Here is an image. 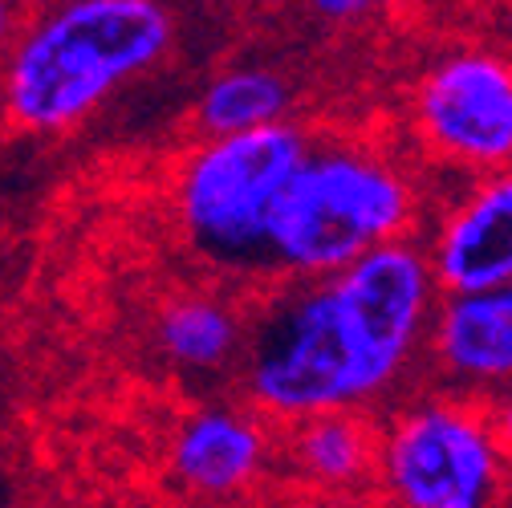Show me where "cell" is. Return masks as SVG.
<instances>
[{
    "label": "cell",
    "instance_id": "277c9868",
    "mask_svg": "<svg viewBox=\"0 0 512 508\" xmlns=\"http://www.w3.org/2000/svg\"><path fill=\"white\" fill-rule=\"evenodd\" d=\"M313 139L281 118L208 135L179 167L175 220L191 252L220 269H273V220Z\"/></svg>",
    "mask_w": 512,
    "mask_h": 508
},
{
    "label": "cell",
    "instance_id": "9a60e30c",
    "mask_svg": "<svg viewBox=\"0 0 512 508\" xmlns=\"http://www.w3.org/2000/svg\"><path fill=\"white\" fill-rule=\"evenodd\" d=\"M17 33V13H13V0H0V49H5Z\"/></svg>",
    "mask_w": 512,
    "mask_h": 508
},
{
    "label": "cell",
    "instance_id": "7a4b0ae2",
    "mask_svg": "<svg viewBox=\"0 0 512 508\" xmlns=\"http://www.w3.org/2000/svg\"><path fill=\"white\" fill-rule=\"evenodd\" d=\"M175 45L163 0H66L9 53L5 110L37 135L82 126L122 86L151 74Z\"/></svg>",
    "mask_w": 512,
    "mask_h": 508
},
{
    "label": "cell",
    "instance_id": "3957f363",
    "mask_svg": "<svg viewBox=\"0 0 512 508\" xmlns=\"http://www.w3.org/2000/svg\"><path fill=\"white\" fill-rule=\"evenodd\" d=\"M427 224V192L391 151L330 139L309 147L273 220V269L326 277L370 248L415 236Z\"/></svg>",
    "mask_w": 512,
    "mask_h": 508
},
{
    "label": "cell",
    "instance_id": "7c38bea8",
    "mask_svg": "<svg viewBox=\"0 0 512 508\" xmlns=\"http://www.w3.org/2000/svg\"><path fill=\"white\" fill-rule=\"evenodd\" d=\"M289 106H293V86L277 70L232 66L204 86L196 102V122L204 135H236L289 118Z\"/></svg>",
    "mask_w": 512,
    "mask_h": 508
},
{
    "label": "cell",
    "instance_id": "5b68a950",
    "mask_svg": "<svg viewBox=\"0 0 512 508\" xmlns=\"http://www.w3.org/2000/svg\"><path fill=\"white\" fill-rule=\"evenodd\" d=\"M399 508H492L512 500V468L476 395L415 391L399 399L378 435V488Z\"/></svg>",
    "mask_w": 512,
    "mask_h": 508
},
{
    "label": "cell",
    "instance_id": "4fadbf2b",
    "mask_svg": "<svg viewBox=\"0 0 512 508\" xmlns=\"http://www.w3.org/2000/svg\"><path fill=\"white\" fill-rule=\"evenodd\" d=\"M387 0H301V9L313 17V21H322V25H358L366 17H374Z\"/></svg>",
    "mask_w": 512,
    "mask_h": 508
},
{
    "label": "cell",
    "instance_id": "ba28073f",
    "mask_svg": "<svg viewBox=\"0 0 512 508\" xmlns=\"http://www.w3.org/2000/svg\"><path fill=\"white\" fill-rule=\"evenodd\" d=\"M423 370L431 383L488 399L512 383V281L439 293Z\"/></svg>",
    "mask_w": 512,
    "mask_h": 508
},
{
    "label": "cell",
    "instance_id": "8992f818",
    "mask_svg": "<svg viewBox=\"0 0 512 508\" xmlns=\"http://www.w3.org/2000/svg\"><path fill=\"white\" fill-rule=\"evenodd\" d=\"M407 131L452 183L512 167V49L456 41L431 53L407 90Z\"/></svg>",
    "mask_w": 512,
    "mask_h": 508
},
{
    "label": "cell",
    "instance_id": "9c48e42d",
    "mask_svg": "<svg viewBox=\"0 0 512 508\" xmlns=\"http://www.w3.org/2000/svg\"><path fill=\"white\" fill-rule=\"evenodd\" d=\"M277 460L269 419L248 407H200L191 411L175 435L167 468L171 480L200 500H232L244 496Z\"/></svg>",
    "mask_w": 512,
    "mask_h": 508
},
{
    "label": "cell",
    "instance_id": "30bf717a",
    "mask_svg": "<svg viewBox=\"0 0 512 508\" xmlns=\"http://www.w3.org/2000/svg\"><path fill=\"white\" fill-rule=\"evenodd\" d=\"M378 435L370 411H322L285 427V464L322 496H370L378 488Z\"/></svg>",
    "mask_w": 512,
    "mask_h": 508
},
{
    "label": "cell",
    "instance_id": "8fae6325",
    "mask_svg": "<svg viewBox=\"0 0 512 508\" xmlns=\"http://www.w3.org/2000/svg\"><path fill=\"white\" fill-rule=\"evenodd\" d=\"M244 322L240 313L208 293H187L159 309L155 346L159 354L187 374H216L244 354Z\"/></svg>",
    "mask_w": 512,
    "mask_h": 508
},
{
    "label": "cell",
    "instance_id": "6da1fadb",
    "mask_svg": "<svg viewBox=\"0 0 512 508\" xmlns=\"http://www.w3.org/2000/svg\"><path fill=\"white\" fill-rule=\"evenodd\" d=\"M439 281L419 236L326 277H293L248 326L240 387L269 423L391 403L423 366Z\"/></svg>",
    "mask_w": 512,
    "mask_h": 508
},
{
    "label": "cell",
    "instance_id": "52a82bcc",
    "mask_svg": "<svg viewBox=\"0 0 512 508\" xmlns=\"http://www.w3.org/2000/svg\"><path fill=\"white\" fill-rule=\"evenodd\" d=\"M443 293L512 281V167L452 183L423 232Z\"/></svg>",
    "mask_w": 512,
    "mask_h": 508
},
{
    "label": "cell",
    "instance_id": "5bb4252c",
    "mask_svg": "<svg viewBox=\"0 0 512 508\" xmlns=\"http://www.w3.org/2000/svg\"><path fill=\"white\" fill-rule=\"evenodd\" d=\"M484 403H488L492 431H496V439H500V452H504V460H508V468H512V383H508L504 391L488 395Z\"/></svg>",
    "mask_w": 512,
    "mask_h": 508
}]
</instances>
